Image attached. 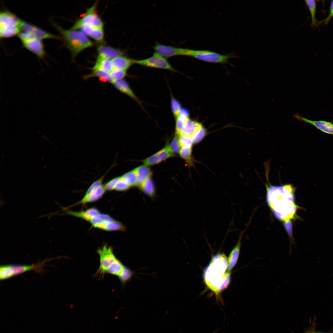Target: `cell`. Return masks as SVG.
<instances>
[{
    "label": "cell",
    "mask_w": 333,
    "mask_h": 333,
    "mask_svg": "<svg viewBox=\"0 0 333 333\" xmlns=\"http://www.w3.org/2000/svg\"><path fill=\"white\" fill-rule=\"evenodd\" d=\"M134 64L151 68L164 69L172 72L177 71L174 68L166 58L156 52L151 57L142 60H135Z\"/></svg>",
    "instance_id": "10"
},
{
    "label": "cell",
    "mask_w": 333,
    "mask_h": 333,
    "mask_svg": "<svg viewBox=\"0 0 333 333\" xmlns=\"http://www.w3.org/2000/svg\"><path fill=\"white\" fill-rule=\"evenodd\" d=\"M332 17H333V0L330 2L328 15L325 19L319 21V24H320L321 23H323L324 25L328 24Z\"/></svg>",
    "instance_id": "40"
},
{
    "label": "cell",
    "mask_w": 333,
    "mask_h": 333,
    "mask_svg": "<svg viewBox=\"0 0 333 333\" xmlns=\"http://www.w3.org/2000/svg\"><path fill=\"white\" fill-rule=\"evenodd\" d=\"M51 22L60 33V40L69 50L72 60L82 51L93 46V42L81 31L65 29L52 20Z\"/></svg>",
    "instance_id": "3"
},
{
    "label": "cell",
    "mask_w": 333,
    "mask_h": 333,
    "mask_svg": "<svg viewBox=\"0 0 333 333\" xmlns=\"http://www.w3.org/2000/svg\"><path fill=\"white\" fill-rule=\"evenodd\" d=\"M106 173L101 177L94 181L89 186L84 196H86L96 190L102 185V183Z\"/></svg>",
    "instance_id": "33"
},
{
    "label": "cell",
    "mask_w": 333,
    "mask_h": 333,
    "mask_svg": "<svg viewBox=\"0 0 333 333\" xmlns=\"http://www.w3.org/2000/svg\"><path fill=\"white\" fill-rule=\"evenodd\" d=\"M110 73L113 80L123 79L127 74L126 71L123 70H113Z\"/></svg>",
    "instance_id": "36"
},
{
    "label": "cell",
    "mask_w": 333,
    "mask_h": 333,
    "mask_svg": "<svg viewBox=\"0 0 333 333\" xmlns=\"http://www.w3.org/2000/svg\"><path fill=\"white\" fill-rule=\"evenodd\" d=\"M134 274L133 271L125 266L121 273L118 277L122 285L124 286L126 283L130 281Z\"/></svg>",
    "instance_id": "29"
},
{
    "label": "cell",
    "mask_w": 333,
    "mask_h": 333,
    "mask_svg": "<svg viewBox=\"0 0 333 333\" xmlns=\"http://www.w3.org/2000/svg\"><path fill=\"white\" fill-rule=\"evenodd\" d=\"M97 51L98 56L111 60L122 56L124 54V52L120 49L104 44L97 46Z\"/></svg>",
    "instance_id": "15"
},
{
    "label": "cell",
    "mask_w": 333,
    "mask_h": 333,
    "mask_svg": "<svg viewBox=\"0 0 333 333\" xmlns=\"http://www.w3.org/2000/svg\"><path fill=\"white\" fill-rule=\"evenodd\" d=\"M80 30L88 36L98 42L101 43L104 40V32L103 29L97 28L89 26L82 28Z\"/></svg>",
    "instance_id": "19"
},
{
    "label": "cell",
    "mask_w": 333,
    "mask_h": 333,
    "mask_svg": "<svg viewBox=\"0 0 333 333\" xmlns=\"http://www.w3.org/2000/svg\"><path fill=\"white\" fill-rule=\"evenodd\" d=\"M106 191L104 185H102L87 196H84L80 200L72 206L80 204H85L96 201L103 196Z\"/></svg>",
    "instance_id": "21"
},
{
    "label": "cell",
    "mask_w": 333,
    "mask_h": 333,
    "mask_svg": "<svg viewBox=\"0 0 333 333\" xmlns=\"http://www.w3.org/2000/svg\"></svg>",
    "instance_id": "41"
},
{
    "label": "cell",
    "mask_w": 333,
    "mask_h": 333,
    "mask_svg": "<svg viewBox=\"0 0 333 333\" xmlns=\"http://www.w3.org/2000/svg\"><path fill=\"white\" fill-rule=\"evenodd\" d=\"M139 187L146 195L151 198L155 196L156 192L155 187L150 177L147 179Z\"/></svg>",
    "instance_id": "26"
},
{
    "label": "cell",
    "mask_w": 333,
    "mask_h": 333,
    "mask_svg": "<svg viewBox=\"0 0 333 333\" xmlns=\"http://www.w3.org/2000/svg\"><path fill=\"white\" fill-rule=\"evenodd\" d=\"M22 19L9 11H1L0 14V37H12L18 35L22 31Z\"/></svg>",
    "instance_id": "4"
},
{
    "label": "cell",
    "mask_w": 333,
    "mask_h": 333,
    "mask_svg": "<svg viewBox=\"0 0 333 333\" xmlns=\"http://www.w3.org/2000/svg\"><path fill=\"white\" fill-rule=\"evenodd\" d=\"M294 117L301 121L311 124L323 132L333 135V123L324 120L313 121L307 119L297 113Z\"/></svg>",
    "instance_id": "13"
},
{
    "label": "cell",
    "mask_w": 333,
    "mask_h": 333,
    "mask_svg": "<svg viewBox=\"0 0 333 333\" xmlns=\"http://www.w3.org/2000/svg\"><path fill=\"white\" fill-rule=\"evenodd\" d=\"M266 201L277 219L284 223L296 218L298 208L295 202V188L291 184L267 185Z\"/></svg>",
    "instance_id": "1"
},
{
    "label": "cell",
    "mask_w": 333,
    "mask_h": 333,
    "mask_svg": "<svg viewBox=\"0 0 333 333\" xmlns=\"http://www.w3.org/2000/svg\"><path fill=\"white\" fill-rule=\"evenodd\" d=\"M170 149L173 153H179L180 150L181 146L179 138L176 135L175 136L172 140L170 145H169Z\"/></svg>",
    "instance_id": "37"
},
{
    "label": "cell",
    "mask_w": 333,
    "mask_h": 333,
    "mask_svg": "<svg viewBox=\"0 0 333 333\" xmlns=\"http://www.w3.org/2000/svg\"><path fill=\"white\" fill-rule=\"evenodd\" d=\"M119 179V177L114 178L109 180L104 185L106 191H110L114 190V187Z\"/></svg>",
    "instance_id": "39"
},
{
    "label": "cell",
    "mask_w": 333,
    "mask_h": 333,
    "mask_svg": "<svg viewBox=\"0 0 333 333\" xmlns=\"http://www.w3.org/2000/svg\"><path fill=\"white\" fill-rule=\"evenodd\" d=\"M118 90L136 101L142 107L141 101L134 92L128 82L125 79L114 80L112 83Z\"/></svg>",
    "instance_id": "17"
},
{
    "label": "cell",
    "mask_w": 333,
    "mask_h": 333,
    "mask_svg": "<svg viewBox=\"0 0 333 333\" xmlns=\"http://www.w3.org/2000/svg\"><path fill=\"white\" fill-rule=\"evenodd\" d=\"M18 36L24 47L39 59L44 58L46 52L42 40L29 33L23 31Z\"/></svg>",
    "instance_id": "7"
},
{
    "label": "cell",
    "mask_w": 333,
    "mask_h": 333,
    "mask_svg": "<svg viewBox=\"0 0 333 333\" xmlns=\"http://www.w3.org/2000/svg\"><path fill=\"white\" fill-rule=\"evenodd\" d=\"M90 73L83 76L84 79L87 80L95 77H98L100 80L104 82L112 83L113 81L109 73L99 70H93Z\"/></svg>",
    "instance_id": "25"
},
{
    "label": "cell",
    "mask_w": 333,
    "mask_h": 333,
    "mask_svg": "<svg viewBox=\"0 0 333 333\" xmlns=\"http://www.w3.org/2000/svg\"><path fill=\"white\" fill-rule=\"evenodd\" d=\"M125 266L123 263L117 258L108 269L107 273L118 277L121 273Z\"/></svg>",
    "instance_id": "28"
},
{
    "label": "cell",
    "mask_w": 333,
    "mask_h": 333,
    "mask_svg": "<svg viewBox=\"0 0 333 333\" xmlns=\"http://www.w3.org/2000/svg\"><path fill=\"white\" fill-rule=\"evenodd\" d=\"M227 262L225 255L219 254L214 256L204 273L207 285L214 291L220 292L226 288L230 279V273H225Z\"/></svg>",
    "instance_id": "2"
},
{
    "label": "cell",
    "mask_w": 333,
    "mask_h": 333,
    "mask_svg": "<svg viewBox=\"0 0 333 333\" xmlns=\"http://www.w3.org/2000/svg\"><path fill=\"white\" fill-rule=\"evenodd\" d=\"M203 127L199 122L192 120L189 118L184 123L182 135H185L191 137L199 130Z\"/></svg>",
    "instance_id": "22"
},
{
    "label": "cell",
    "mask_w": 333,
    "mask_h": 333,
    "mask_svg": "<svg viewBox=\"0 0 333 333\" xmlns=\"http://www.w3.org/2000/svg\"><path fill=\"white\" fill-rule=\"evenodd\" d=\"M52 259H46L43 261L31 265L9 264L3 265L0 267V279L3 280L15 275L30 270L37 272L42 271L43 267L46 263Z\"/></svg>",
    "instance_id": "5"
},
{
    "label": "cell",
    "mask_w": 333,
    "mask_h": 333,
    "mask_svg": "<svg viewBox=\"0 0 333 333\" xmlns=\"http://www.w3.org/2000/svg\"><path fill=\"white\" fill-rule=\"evenodd\" d=\"M305 2L309 10L311 18V23L310 26L312 28L318 27L319 24L316 18V13L317 2L314 0H305Z\"/></svg>",
    "instance_id": "27"
},
{
    "label": "cell",
    "mask_w": 333,
    "mask_h": 333,
    "mask_svg": "<svg viewBox=\"0 0 333 333\" xmlns=\"http://www.w3.org/2000/svg\"><path fill=\"white\" fill-rule=\"evenodd\" d=\"M137 178L136 186H139L147 179L150 177L151 172L146 165L140 166L134 169Z\"/></svg>",
    "instance_id": "24"
},
{
    "label": "cell",
    "mask_w": 333,
    "mask_h": 333,
    "mask_svg": "<svg viewBox=\"0 0 333 333\" xmlns=\"http://www.w3.org/2000/svg\"><path fill=\"white\" fill-rule=\"evenodd\" d=\"M121 177L130 187L136 186L137 178L134 169L125 173Z\"/></svg>",
    "instance_id": "30"
},
{
    "label": "cell",
    "mask_w": 333,
    "mask_h": 333,
    "mask_svg": "<svg viewBox=\"0 0 333 333\" xmlns=\"http://www.w3.org/2000/svg\"><path fill=\"white\" fill-rule=\"evenodd\" d=\"M247 228V227L243 231L240 232L237 242L228 257L227 260V271L228 273H230L237 262L241 245V239Z\"/></svg>",
    "instance_id": "16"
},
{
    "label": "cell",
    "mask_w": 333,
    "mask_h": 333,
    "mask_svg": "<svg viewBox=\"0 0 333 333\" xmlns=\"http://www.w3.org/2000/svg\"><path fill=\"white\" fill-rule=\"evenodd\" d=\"M134 60L123 55L112 60L113 70L126 71L134 64Z\"/></svg>",
    "instance_id": "18"
},
{
    "label": "cell",
    "mask_w": 333,
    "mask_h": 333,
    "mask_svg": "<svg viewBox=\"0 0 333 333\" xmlns=\"http://www.w3.org/2000/svg\"><path fill=\"white\" fill-rule=\"evenodd\" d=\"M130 186L121 177H119V179L114 187V190L119 191H125L128 190Z\"/></svg>",
    "instance_id": "34"
},
{
    "label": "cell",
    "mask_w": 333,
    "mask_h": 333,
    "mask_svg": "<svg viewBox=\"0 0 333 333\" xmlns=\"http://www.w3.org/2000/svg\"><path fill=\"white\" fill-rule=\"evenodd\" d=\"M99 70L108 73L113 70L112 60L97 56L92 70Z\"/></svg>",
    "instance_id": "23"
},
{
    "label": "cell",
    "mask_w": 333,
    "mask_h": 333,
    "mask_svg": "<svg viewBox=\"0 0 333 333\" xmlns=\"http://www.w3.org/2000/svg\"><path fill=\"white\" fill-rule=\"evenodd\" d=\"M171 106L173 115L175 120L178 117L182 109L181 104L177 99L172 96Z\"/></svg>",
    "instance_id": "31"
},
{
    "label": "cell",
    "mask_w": 333,
    "mask_h": 333,
    "mask_svg": "<svg viewBox=\"0 0 333 333\" xmlns=\"http://www.w3.org/2000/svg\"><path fill=\"white\" fill-rule=\"evenodd\" d=\"M206 134V130L203 126L192 136L193 143H197L201 141L204 137Z\"/></svg>",
    "instance_id": "35"
},
{
    "label": "cell",
    "mask_w": 333,
    "mask_h": 333,
    "mask_svg": "<svg viewBox=\"0 0 333 333\" xmlns=\"http://www.w3.org/2000/svg\"><path fill=\"white\" fill-rule=\"evenodd\" d=\"M65 213L66 214L81 218L86 221L89 219L98 216L101 213L97 208L92 207L85 210L80 212L66 210Z\"/></svg>",
    "instance_id": "20"
},
{
    "label": "cell",
    "mask_w": 333,
    "mask_h": 333,
    "mask_svg": "<svg viewBox=\"0 0 333 333\" xmlns=\"http://www.w3.org/2000/svg\"><path fill=\"white\" fill-rule=\"evenodd\" d=\"M188 56L205 62L221 64L228 63L229 59L236 57L232 54H221L208 50L191 49H190Z\"/></svg>",
    "instance_id": "8"
},
{
    "label": "cell",
    "mask_w": 333,
    "mask_h": 333,
    "mask_svg": "<svg viewBox=\"0 0 333 333\" xmlns=\"http://www.w3.org/2000/svg\"><path fill=\"white\" fill-rule=\"evenodd\" d=\"M100 257V266L96 274L103 276L117 258L113 253V248L105 244L99 247L97 251Z\"/></svg>",
    "instance_id": "9"
},
{
    "label": "cell",
    "mask_w": 333,
    "mask_h": 333,
    "mask_svg": "<svg viewBox=\"0 0 333 333\" xmlns=\"http://www.w3.org/2000/svg\"></svg>",
    "instance_id": "42"
},
{
    "label": "cell",
    "mask_w": 333,
    "mask_h": 333,
    "mask_svg": "<svg viewBox=\"0 0 333 333\" xmlns=\"http://www.w3.org/2000/svg\"><path fill=\"white\" fill-rule=\"evenodd\" d=\"M179 154L180 156L187 161V163H190L191 160V148H182Z\"/></svg>",
    "instance_id": "38"
},
{
    "label": "cell",
    "mask_w": 333,
    "mask_h": 333,
    "mask_svg": "<svg viewBox=\"0 0 333 333\" xmlns=\"http://www.w3.org/2000/svg\"><path fill=\"white\" fill-rule=\"evenodd\" d=\"M173 155L168 144L153 155L143 161L145 165L151 166L157 164Z\"/></svg>",
    "instance_id": "14"
},
{
    "label": "cell",
    "mask_w": 333,
    "mask_h": 333,
    "mask_svg": "<svg viewBox=\"0 0 333 333\" xmlns=\"http://www.w3.org/2000/svg\"><path fill=\"white\" fill-rule=\"evenodd\" d=\"M21 26L22 31L29 33L42 40L46 39H61L60 36L52 34L37 26L23 20Z\"/></svg>",
    "instance_id": "11"
},
{
    "label": "cell",
    "mask_w": 333,
    "mask_h": 333,
    "mask_svg": "<svg viewBox=\"0 0 333 333\" xmlns=\"http://www.w3.org/2000/svg\"><path fill=\"white\" fill-rule=\"evenodd\" d=\"M156 52L161 56L167 58L178 56H188L189 49L177 47L156 43L154 47Z\"/></svg>",
    "instance_id": "12"
},
{
    "label": "cell",
    "mask_w": 333,
    "mask_h": 333,
    "mask_svg": "<svg viewBox=\"0 0 333 333\" xmlns=\"http://www.w3.org/2000/svg\"><path fill=\"white\" fill-rule=\"evenodd\" d=\"M178 136L179 142L182 148H191L193 143L192 137L183 134Z\"/></svg>",
    "instance_id": "32"
},
{
    "label": "cell",
    "mask_w": 333,
    "mask_h": 333,
    "mask_svg": "<svg viewBox=\"0 0 333 333\" xmlns=\"http://www.w3.org/2000/svg\"><path fill=\"white\" fill-rule=\"evenodd\" d=\"M97 2H96L88 9L84 15L78 20L70 29L78 30L86 26L103 29V22L97 12Z\"/></svg>",
    "instance_id": "6"
}]
</instances>
